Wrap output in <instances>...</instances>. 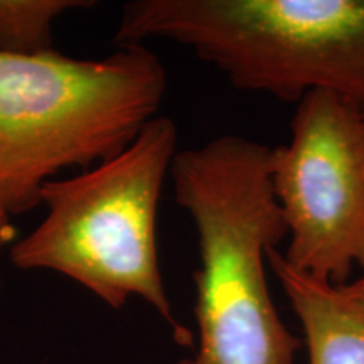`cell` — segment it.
Masks as SVG:
<instances>
[{
	"label": "cell",
	"mask_w": 364,
	"mask_h": 364,
	"mask_svg": "<svg viewBox=\"0 0 364 364\" xmlns=\"http://www.w3.org/2000/svg\"><path fill=\"white\" fill-rule=\"evenodd\" d=\"M272 154L270 145L233 134L176 154L169 177L194 225L199 268L198 346L174 364H295L304 348L268 285V253L287 238Z\"/></svg>",
	"instance_id": "obj_1"
},
{
	"label": "cell",
	"mask_w": 364,
	"mask_h": 364,
	"mask_svg": "<svg viewBox=\"0 0 364 364\" xmlns=\"http://www.w3.org/2000/svg\"><path fill=\"white\" fill-rule=\"evenodd\" d=\"M166 91V68L145 44L102 59L0 53V204L22 215L61 171L117 156L159 115Z\"/></svg>",
	"instance_id": "obj_2"
},
{
	"label": "cell",
	"mask_w": 364,
	"mask_h": 364,
	"mask_svg": "<svg viewBox=\"0 0 364 364\" xmlns=\"http://www.w3.org/2000/svg\"><path fill=\"white\" fill-rule=\"evenodd\" d=\"M179 140L176 122L157 115L107 161L41 191L43 221L9 248L24 272H54L120 311L132 297L149 304L191 343L177 321L157 252V213Z\"/></svg>",
	"instance_id": "obj_3"
},
{
	"label": "cell",
	"mask_w": 364,
	"mask_h": 364,
	"mask_svg": "<svg viewBox=\"0 0 364 364\" xmlns=\"http://www.w3.org/2000/svg\"><path fill=\"white\" fill-rule=\"evenodd\" d=\"M171 41L233 88L297 105L331 91L364 110V0H134L118 46Z\"/></svg>",
	"instance_id": "obj_4"
},
{
	"label": "cell",
	"mask_w": 364,
	"mask_h": 364,
	"mask_svg": "<svg viewBox=\"0 0 364 364\" xmlns=\"http://www.w3.org/2000/svg\"><path fill=\"white\" fill-rule=\"evenodd\" d=\"M272 186L290 267L334 285L364 272V110L331 91L307 93L290 140L273 147Z\"/></svg>",
	"instance_id": "obj_5"
},
{
	"label": "cell",
	"mask_w": 364,
	"mask_h": 364,
	"mask_svg": "<svg viewBox=\"0 0 364 364\" xmlns=\"http://www.w3.org/2000/svg\"><path fill=\"white\" fill-rule=\"evenodd\" d=\"M268 267L302 326L309 364H364L363 300L297 272L280 250L268 253Z\"/></svg>",
	"instance_id": "obj_6"
},
{
	"label": "cell",
	"mask_w": 364,
	"mask_h": 364,
	"mask_svg": "<svg viewBox=\"0 0 364 364\" xmlns=\"http://www.w3.org/2000/svg\"><path fill=\"white\" fill-rule=\"evenodd\" d=\"M91 0H0V53L53 49V26L63 14L93 7Z\"/></svg>",
	"instance_id": "obj_7"
},
{
	"label": "cell",
	"mask_w": 364,
	"mask_h": 364,
	"mask_svg": "<svg viewBox=\"0 0 364 364\" xmlns=\"http://www.w3.org/2000/svg\"><path fill=\"white\" fill-rule=\"evenodd\" d=\"M11 218V213L0 204V252L11 248L17 241V230ZM0 292H2V282H0Z\"/></svg>",
	"instance_id": "obj_8"
},
{
	"label": "cell",
	"mask_w": 364,
	"mask_h": 364,
	"mask_svg": "<svg viewBox=\"0 0 364 364\" xmlns=\"http://www.w3.org/2000/svg\"><path fill=\"white\" fill-rule=\"evenodd\" d=\"M343 287L349 295H353L354 299H359L364 302V272L361 277H358V279H354L353 282H349V284H346Z\"/></svg>",
	"instance_id": "obj_9"
}]
</instances>
